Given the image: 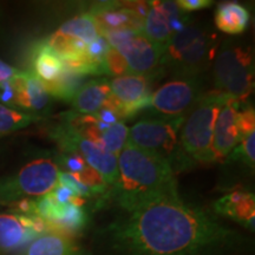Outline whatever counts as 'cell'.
Instances as JSON below:
<instances>
[{"label":"cell","mask_w":255,"mask_h":255,"mask_svg":"<svg viewBox=\"0 0 255 255\" xmlns=\"http://www.w3.org/2000/svg\"><path fill=\"white\" fill-rule=\"evenodd\" d=\"M111 210V219L95 233L103 255H220L241 242L212 213L184 202L178 193L131 210Z\"/></svg>","instance_id":"cell-1"},{"label":"cell","mask_w":255,"mask_h":255,"mask_svg":"<svg viewBox=\"0 0 255 255\" xmlns=\"http://www.w3.org/2000/svg\"><path fill=\"white\" fill-rule=\"evenodd\" d=\"M116 182L97 200L95 210H131L178 193L175 171L168 161L128 142L117 156Z\"/></svg>","instance_id":"cell-2"},{"label":"cell","mask_w":255,"mask_h":255,"mask_svg":"<svg viewBox=\"0 0 255 255\" xmlns=\"http://www.w3.org/2000/svg\"><path fill=\"white\" fill-rule=\"evenodd\" d=\"M220 44L215 31L189 23L169 41L161 68L175 78L201 77L213 65Z\"/></svg>","instance_id":"cell-3"},{"label":"cell","mask_w":255,"mask_h":255,"mask_svg":"<svg viewBox=\"0 0 255 255\" xmlns=\"http://www.w3.org/2000/svg\"><path fill=\"white\" fill-rule=\"evenodd\" d=\"M232 97L218 90L203 94L181 128L180 148L189 167L214 163L213 133L220 110Z\"/></svg>","instance_id":"cell-4"},{"label":"cell","mask_w":255,"mask_h":255,"mask_svg":"<svg viewBox=\"0 0 255 255\" xmlns=\"http://www.w3.org/2000/svg\"><path fill=\"white\" fill-rule=\"evenodd\" d=\"M213 65L215 90L245 105L254 90V53L234 40L220 44Z\"/></svg>","instance_id":"cell-5"},{"label":"cell","mask_w":255,"mask_h":255,"mask_svg":"<svg viewBox=\"0 0 255 255\" xmlns=\"http://www.w3.org/2000/svg\"><path fill=\"white\" fill-rule=\"evenodd\" d=\"M186 119H145L138 121L129 129L128 142L142 150L165 159L173 170L182 171L189 168L180 148L181 128Z\"/></svg>","instance_id":"cell-6"},{"label":"cell","mask_w":255,"mask_h":255,"mask_svg":"<svg viewBox=\"0 0 255 255\" xmlns=\"http://www.w3.org/2000/svg\"><path fill=\"white\" fill-rule=\"evenodd\" d=\"M59 167L56 156L43 155L27 162L14 175L0 178V205L40 197L55 189Z\"/></svg>","instance_id":"cell-7"},{"label":"cell","mask_w":255,"mask_h":255,"mask_svg":"<svg viewBox=\"0 0 255 255\" xmlns=\"http://www.w3.org/2000/svg\"><path fill=\"white\" fill-rule=\"evenodd\" d=\"M47 135L56 143L60 152H72L81 156L101 175L108 187L114 186L119 176L116 156L85 138L75 127L60 117L59 122L52 124L47 129Z\"/></svg>","instance_id":"cell-8"},{"label":"cell","mask_w":255,"mask_h":255,"mask_svg":"<svg viewBox=\"0 0 255 255\" xmlns=\"http://www.w3.org/2000/svg\"><path fill=\"white\" fill-rule=\"evenodd\" d=\"M102 36L123 57L130 75L158 76L163 72L161 59L165 49L149 40L142 31L126 28L103 32Z\"/></svg>","instance_id":"cell-9"},{"label":"cell","mask_w":255,"mask_h":255,"mask_svg":"<svg viewBox=\"0 0 255 255\" xmlns=\"http://www.w3.org/2000/svg\"><path fill=\"white\" fill-rule=\"evenodd\" d=\"M203 94L201 77L175 78L151 94L148 109L159 119H187Z\"/></svg>","instance_id":"cell-10"},{"label":"cell","mask_w":255,"mask_h":255,"mask_svg":"<svg viewBox=\"0 0 255 255\" xmlns=\"http://www.w3.org/2000/svg\"><path fill=\"white\" fill-rule=\"evenodd\" d=\"M189 23V13L178 7L176 1H152L144 18L142 33L165 49L171 38Z\"/></svg>","instance_id":"cell-11"},{"label":"cell","mask_w":255,"mask_h":255,"mask_svg":"<svg viewBox=\"0 0 255 255\" xmlns=\"http://www.w3.org/2000/svg\"><path fill=\"white\" fill-rule=\"evenodd\" d=\"M158 76L126 75L110 82L111 94L117 102L121 120L131 119L139 111L148 109L151 96V84Z\"/></svg>","instance_id":"cell-12"},{"label":"cell","mask_w":255,"mask_h":255,"mask_svg":"<svg viewBox=\"0 0 255 255\" xmlns=\"http://www.w3.org/2000/svg\"><path fill=\"white\" fill-rule=\"evenodd\" d=\"M44 232H47V225L39 216L2 213L0 214V255L21 251Z\"/></svg>","instance_id":"cell-13"},{"label":"cell","mask_w":255,"mask_h":255,"mask_svg":"<svg viewBox=\"0 0 255 255\" xmlns=\"http://www.w3.org/2000/svg\"><path fill=\"white\" fill-rule=\"evenodd\" d=\"M14 109L44 120L52 110L53 98L33 72L19 71L13 79Z\"/></svg>","instance_id":"cell-14"},{"label":"cell","mask_w":255,"mask_h":255,"mask_svg":"<svg viewBox=\"0 0 255 255\" xmlns=\"http://www.w3.org/2000/svg\"><path fill=\"white\" fill-rule=\"evenodd\" d=\"M241 104L229 100L220 110L213 133V154L215 162L227 159L233 149L240 142L241 136L238 126V114Z\"/></svg>","instance_id":"cell-15"},{"label":"cell","mask_w":255,"mask_h":255,"mask_svg":"<svg viewBox=\"0 0 255 255\" xmlns=\"http://www.w3.org/2000/svg\"><path fill=\"white\" fill-rule=\"evenodd\" d=\"M18 255H92L90 252L78 245L70 235L59 232L47 231L41 233Z\"/></svg>","instance_id":"cell-16"},{"label":"cell","mask_w":255,"mask_h":255,"mask_svg":"<svg viewBox=\"0 0 255 255\" xmlns=\"http://www.w3.org/2000/svg\"><path fill=\"white\" fill-rule=\"evenodd\" d=\"M218 214L234 220L248 229L254 231L255 197L244 190H234L220 197L214 203Z\"/></svg>","instance_id":"cell-17"},{"label":"cell","mask_w":255,"mask_h":255,"mask_svg":"<svg viewBox=\"0 0 255 255\" xmlns=\"http://www.w3.org/2000/svg\"><path fill=\"white\" fill-rule=\"evenodd\" d=\"M113 97L110 82L107 78L87 81L70 102L73 113L90 115L107 107Z\"/></svg>","instance_id":"cell-18"},{"label":"cell","mask_w":255,"mask_h":255,"mask_svg":"<svg viewBox=\"0 0 255 255\" xmlns=\"http://www.w3.org/2000/svg\"><path fill=\"white\" fill-rule=\"evenodd\" d=\"M31 64V71L43 84L56 81L65 70V64L58 53L51 49L45 41H41L34 47Z\"/></svg>","instance_id":"cell-19"},{"label":"cell","mask_w":255,"mask_h":255,"mask_svg":"<svg viewBox=\"0 0 255 255\" xmlns=\"http://www.w3.org/2000/svg\"><path fill=\"white\" fill-rule=\"evenodd\" d=\"M250 11L237 2H225L216 9L214 21L220 31L227 34H240L250 24Z\"/></svg>","instance_id":"cell-20"},{"label":"cell","mask_w":255,"mask_h":255,"mask_svg":"<svg viewBox=\"0 0 255 255\" xmlns=\"http://www.w3.org/2000/svg\"><path fill=\"white\" fill-rule=\"evenodd\" d=\"M56 32L63 34V36L83 41L87 45L102 36L101 28L98 26L97 21H96L94 15L90 13L79 14L69 19L60 25Z\"/></svg>","instance_id":"cell-21"},{"label":"cell","mask_w":255,"mask_h":255,"mask_svg":"<svg viewBox=\"0 0 255 255\" xmlns=\"http://www.w3.org/2000/svg\"><path fill=\"white\" fill-rule=\"evenodd\" d=\"M85 78L87 76L72 71L65 66V70L56 81L44 84V87L52 98L70 103L73 96L77 94L83 84L87 82Z\"/></svg>","instance_id":"cell-22"},{"label":"cell","mask_w":255,"mask_h":255,"mask_svg":"<svg viewBox=\"0 0 255 255\" xmlns=\"http://www.w3.org/2000/svg\"><path fill=\"white\" fill-rule=\"evenodd\" d=\"M43 119L34 115L23 113L6 107L0 103V138L9 133L25 129L31 124L37 123Z\"/></svg>","instance_id":"cell-23"},{"label":"cell","mask_w":255,"mask_h":255,"mask_svg":"<svg viewBox=\"0 0 255 255\" xmlns=\"http://www.w3.org/2000/svg\"><path fill=\"white\" fill-rule=\"evenodd\" d=\"M129 128L124 122H117L102 131L100 146L114 156H119L128 143Z\"/></svg>","instance_id":"cell-24"},{"label":"cell","mask_w":255,"mask_h":255,"mask_svg":"<svg viewBox=\"0 0 255 255\" xmlns=\"http://www.w3.org/2000/svg\"><path fill=\"white\" fill-rule=\"evenodd\" d=\"M255 132H252L250 135L245 136L241 138V141L238 143V145L233 149V151L229 154V161H238L241 163L246 164L248 168L254 169L255 161Z\"/></svg>","instance_id":"cell-25"},{"label":"cell","mask_w":255,"mask_h":255,"mask_svg":"<svg viewBox=\"0 0 255 255\" xmlns=\"http://www.w3.org/2000/svg\"><path fill=\"white\" fill-rule=\"evenodd\" d=\"M104 64L105 70H107V75L116 76V77L130 75L126 60H124L123 57L114 47H110L107 55H105Z\"/></svg>","instance_id":"cell-26"},{"label":"cell","mask_w":255,"mask_h":255,"mask_svg":"<svg viewBox=\"0 0 255 255\" xmlns=\"http://www.w3.org/2000/svg\"><path fill=\"white\" fill-rule=\"evenodd\" d=\"M238 126L241 138L252 132H255V111L253 108L250 105H246V107L241 105L238 114Z\"/></svg>","instance_id":"cell-27"},{"label":"cell","mask_w":255,"mask_h":255,"mask_svg":"<svg viewBox=\"0 0 255 255\" xmlns=\"http://www.w3.org/2000/svg\"><path fill=\"white\" fill-rule=\"evenodd\" d=\"M178 7L186 12H193L197 9H203L210 7L213 5L212 0H178L176 1Z\"/></svg>","instance_id":"cell-28"},{"label":"cell","mask_w":255,"mask_h":255,"mask_svg":"<svg viewBox=\"0 0 255 255\" xmlns=\"http://www.w3.org/2000/svg\"><path fill=\"white\" fill-rule=\"evenodd\" d=\"M20 70L13 68V66L8 65L7 63L2 62L0 59V85L5 84V83L11 82L15 76L18 75Z\"/></svg>","instance_id":"cell-29"},{"label":"cell","mask_w":255,"mask_h":255,"mask_svg":"<svg viewBox=\"0 0 255 255\" xmlns=\"http://www.w3.org/2000/svg\"><path fill=\"white\" fill-rule=\"evenodd\" d=\"M1 14H2L1 13V7H0V18H1Z\"/></svg>","instance_id":"cell-30"}]
</instances>
